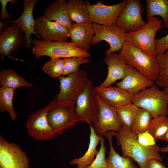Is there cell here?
<instances>
[{"instance_id": "obj_31", "label": "cell", "mask_w": 168, "mask_h": 168, "mask_svg": "<svg viewBox=\"0 0 168 168\" xmlns=\"http://www.w3.org/2000/svg\"><path fill=\"white\" fill-rule=\"evenodd\" d=\"M159 66L156 85L163 89L168 86V49L162 55L156 56Z\"/></svg>"}, {"instance_id": "obj_24", "label": "cell", "mask_w": 168, "mask_h": 168, "mask_svg": "<svg viewBox=\"0 0 168 168\" xmlns=\"http://www.w3.org/2000/svg\"><path fill=\"white\" fill-rule=\"evenodd\" d=\"M115 132L109 131L104 135L108 140L110 147L108 156L106 158L107 168H137L130 158L121 156L114 149L112 139Z\"/></svg>"}, {"instance_id": "obj_7", "label": "cell", "mask_w": 168, "mask_h": 168, "mask_svg": "<svg viewBox=\"0 0 168 168\" xmlns=\"http://www.w3.org/2000/svg\"><path fill=\"white\" fill-rule=\"evenodd\" d=\"M163 21L157 16L149 18L145 25L135 31L126 33V41L145 53L156 56L155 50V36L163 27Z\"/></svg>"}, {"instance_id": "obj_21", "label": "cell", "mask_w": 168, "mask_h": 168, "mask_svg": "<svg viewBox=\"0 0 168 168\" xmlns=\"http://www.w3.org/2000/svg\"><path fill=\"white\" fill-rule=\"evenodd\" d=\"M94 34L92 23H73L68 30L70 42L77 48L87 52Z\"/></svg>"}, {"instance_id": "obj_42", "label": "cell", "mask_w": 168, "mask_h": 168, "mask_svg": "<svg viewBox=\"0 0 168 168\" xmlns=\"http://www.w3.org/2000/svg\"><path fill=\"white\" fill-rule=\"evenodd\" d=\"M162 140L166 141L168 143V130Z\"/></svg>"}, {"instance_id": "obj_23", "label": "cell", "mask_w": 168, "mask_h": 168, "mask_svg": "<svg viewBox=\"0 0 168 168\" xmlns=\"http://www.w3.org/2000/svg\"><path fill=\"white\" fill-rule=\"evenodd\" d=\"M90 127V140L87 150L82 157L73 159L70 162L71 165H77V168H86L92 163L98 152L97 147L102 137L96 133L93 126Z\"/></svg>"}, {"instance_id": "obj_40", "label": "cell", "mask_w": 168, "mask_h": 168, "mask_svg": "<svg viewBox=\"0 0 168 168\" xmlns=\"http://www.w3.org/2000/svg\"><path fill=\"white\" fill-rule=\"evenodd\" d=\"M10 23L8 20H4L0 21V34H1L4 31V29L7 28Z\"/></svg>"}, {"instance_id": "obj_19", "label": "cell", "mask_w": 168, "mask_h": 168, "mask_svg": "<svg viewBox=\"0 0 168 168\" xmlns=\"http://www.w3.org/2000/svg\"><path fill=\"white\" fill-rule=\"evenodd\" d=\"M116 85L128 92L132 96L154 85V82L129 66L126 76Z\"/></svg>"}, {"instance_id": "obj_44", "label": "cell", "mask_w": 168, "mask_h": 168, "mask_svg": "<svg viewBox=\"0 0 168 168\" xmlns=\"http://www.w3.org/2000/svg\"></svg>"}, {"instance_id": "obj_26", "label": "cell", "mask_w": 168, "mask_h": 168, "mask_svg": "<svg viewBox=\"0 0 168 168\" xmlns=\"http://www.w3.org/2000/svg\"><path fill=\"white\" fill-rule=\"evenodd\" d=\"M147 21L159 16L163 19V27L168 29V0H146Z\"/></svg>"}, {"instance_id": "obj_3", "label": "cell", "mask_w": 168, "mask_h": 168, "mask_svg": "<svg viewBox=\"0 0 168 168\" xmlns=\"http://www.w3.org/2000/svg\"><path fill=\"white\" fill-rule=\"evenodd\" d=\"M34 46L31 52L36 58L47 56L51 59L73 57L87 58L89 53L78 48L72 43L68 41H50L33 40Z\"/></svg>"}, {"instance_id": "obj_18", "label": "cell", "mask_w": 168, "mask_h": 168, "mask_svg": "<svg viewBox=\"0 0 168 168\" xmlns=\"http://www.w3.org/2000/svg\"><path fill=\"white\" fill-rule=\"evenodd\" d=\"M104 62L107 66L108 73L99 87L110 86L118 80L123 79L126 75L129 65L118 54L105 52Z\"/></svg>"}, {"instance_id": "obj_4", "label": "cell", "mask_w": 168, "mask_h": 168, "mask_svg": "<svg viewBox=\"0 0 168 168\" xmlns=\"http://www.w3.org/2000/svg\"><path fill=\"white\" fill-rule=\"evenodd\" d=\"M47 106L49 107L47 119L56 135H62L79 122L75 106L70 103L54 100Z\"/></svg>"}, {"instance_id": "obj_12", "label": "cell", "mask_w": 168, "mask_h": 168, "mask_svg": "<svg viewBox=\"0 0 168 168\" xmlns=\"http://www.w3.org/2000/svg\"><path fill=\"white\" fill-rule=\"evenodd\" d=\"M127 0L112 5L104 4L98 1L91 4L89 0L85 1L92 23L100 25L115 24L124 8Z\"/></svg>"}, {"instance_id": "obj_38", "label": "cell", "mask_w": 168, "mask_h": 168, "mask_svg": "<svg viewBox=\"0 0 168 168\" xmlns=\"http://www.w3.org/2000/svg\"><path fill=\"white\" fill-rule=\"evenodd\" d=\"M1 5V20L4 21L6 19L10 20V17H13V16L10 15L7 12L6 10V7L8 2H10L11 4L13 2V0H0Z\"/></svg>"}, {"instance_id": "obj_15", "label": "cell", "mask_w": 168, "mask_h": 168, "mask_svg": "<svg viewBox=\"0 0 168 168\" xmlns=\"http://www.w3.org/2000/svg\"><path fill=\"white\" fill-rule=\"evenodd\" d=\"M35 31L37 37L42 40L67 41L68 30L60 24L47 19L44 16L35 21Z\"/></svg>"}, {"instance_id": "obj_17", "label": "cell", "mask_w": 168, "mask_h": 168, "mask_svg": "<svg viewBox=\"0 0 168 168\" xmlns=\"http://www.w3.org/2000/svg\"><path fill=\"white\" fill-rule=\"evenodd\" d=\"M22 32L15 24L6 28L0 35V53L1 60L8 57L17 60H23L11 56L13 52L19 49L23 43Z\"/></svg>"}, {"instance_id": "obj_29", "label": "cell", "mask_w": 168, "mask_h": 168, "mask_svg": "<svg viewBox=\"0 0 168 168\" xmlns=\"http://www.w3.org/2000/svg\"><path fill=\"white\" fill-rule=\"evenodd\" d=\"M15 90L2 86L0 88V110L7 112L12 121L16 120L17 114L15 111L13 99Z\"/></svg>"}, {"instance_id": "obj_30", "label": "cell", "mask_w": 168, "mask_h": 168, "mask_svg": "<svg viewBox=\"0 0 168 168\" xmlns=\"http://www.w3.org/2000/svg\"><path fill=\"white\" fill-rule=\"evenodd\" d=\"M168 130V117L162 115L153 118L147 130L156 141L162 140Z\"/></svg>"}, {"instance_id": "obj_9", "label": "cell", "mask_w": 168, "mask_h": 168, "mask_svg": "<svg viewBox=\"0 0 168 168\" xmlns=\"http://www.w3.org/2000/svg\"><path fill=\"white\" fill-rule=\"evenodd\" d=\"M94 35L91 44L95 45L101 41L108 42L110 48L106 51L108 53L119 52L126 41V33L115 24L100 25L93 23Z\"/></svg>"}, {"instance_id": "obj_10", "label": "cell", "mask_w": 168, "mask_h": 168, "mask_svg": "<svg viewBox=\"0 0 168 168\" xmlns=\"http://www.w3.org/2000/svg\"><path fill=\"white\" fill-rule=\"evenodd\" d=\"M49 107L40 109L30 114L25 123L28 134L34 139L49 141L56 135L50 126L47 117Z\"/></svg>"}, {"instance_id": "obj_37", "label": "cell", "mask_w": 168, "mask_h": 168, "mask_svg": "<svg viewBox=\"0 0 168 168\" xmlns=\"http://www.w3.org/2000/svg\"><path fill=\"white\" fill-rule=\"evenodd\" d=\"M155 46L157 56L163 54L168 49V33L160 38L156 39Z\"/></svg>"}, {"instance_id": "obj_39", "label": "cell", "mask_w": 168, "mask_h": 168, "mask_svg": "<svg viewBox=\"0 0 168 168\" xmlns=\"http://www.w3.org/2000/svg\"><path fill=\"white\" fill-rule=\"evenodd\" d=\"M144 168H167L161 162L156 159H152L147 161Z\"/></svg>"}, {"instance_id": "obj_32", "label": "cell", "mask_w": 168, "mask_h": 168, "mask_svg": "<svg viewBox=\"0 0 168 168\" xmlns=\"http://www.w3.org/2000/svg\"><path fill=\"white\" fill-rule=\"evenodd\" d=\"M65 63V58H54L46 63L42 68L43 71L54 79H59L63 76Z\"/></svg>"}, {"instance_id": "obj_43", "label": "cell", "mask_w": 168, "mask_h": 168, "mask_svg": "<svg viewBox=\"0 0 168 168\" xmlns=\"http://www.w3.org/2000/svg\"><path fill=\"white\" fill-rule=\"evenodd\" d=\"M163 90L168 96V86L164 88Z\"/></svg>"}, {"instance_id": "obj_2", "label": "cell", "mask_w": 168, "mask_h": 168, "mask_svg": "<svg viewBox=\"0 0 168 168\" xmlns=\"http://www.w3.org/2000/svg\"><path fill=\"white\" fill-rule=\"evenodd\" d=\"M131 67L150 80L155 81L159 70L156 56L148 54L126 41L118 54Z\"/></svg>"}, {"instance_id": "obj_36", "label": "cell", "mask_w": 168, "mask_h": 168, "mask_svg": "<svg viewBox=\"0 0 168 168\" xmlns=\"http://www.w3.org/2000/svg\"><path fill=\"white\" fill-rule=\"evenodd\" d=\"M138 142L142 145L146 147L156 145L155 139L148 130L137 135Z\"/></svg>"}, {"instance_id": "obj_27", "label": "cell", "mask_w": 168, "mask_h": 168, "mask_svg": "<svg viewBox=\"0 0 168 168\" xmlns=\"http://www.w3.org/2000/svg\"><path fill=\"white\" fill-rule=\"evenodd\" d=\"M0 83L2 86L14 90L21 87H31L32 84L21 77L11 69H6L0 72Z\"/></svg>"}, {"instance_id": "obj_33", "label": "cell", "mask_w": 168, "mask_h": 168, "mask_svg": "<svg viewBox=\"0 0 168 168\" xmlns=\"http://www.w3.org/2000/svg\"><path fill=\"white\" fill-rule=\"evenodd\" d=\"M153 118L147 110L140 108L135 121L132 132L137 135L147 131Z\"/></svg>"}, {"instance_id": "obj_8", "label": "cell", "mask_w": 168, "mask_h": 168, "mask_svg": "<svg viewBox=\"0 0 168 168\" xmlns=\"http://www.w3.org/2000/svg\"><path fill=\"white\" fill-rule=\"evenodd\" d=\"M88 79L87 72L80 68L66 77L61 76L58 79L59 91L54 100L66 102L75 106L77 99L84 89Z\"/></svg>"}, {"instance_id": "obj_16", "label": "cell", "mask_w": 168, "mask_h": 168, "mask_svg": "<svg viewBox=\"0 0 168 168\" xmlns=\"http://www.w3.org/2000/svg\"><path fill=\"white\" fill-rule=\"evenodd\" d=\"M23 5V11L20 16L16 20H8L10 23L15 24L25 34L23 44L26 49L31 48L33 40L32 34L37 37L35 31V21L33 17L34 7L38 0H24Z\"/></svg>"}, {"instance_id": "obj_25", "label": "cell", "mask_w": 168, "mask_h": 168, "mask_svg": "<svg viewBox=\"0 0 168 168\" xmlns=\"http://www.w3.org/2000/svg\"><path fill=\"white\" fill-rule=\"evenodd\" d=\"M67 2L69 16L73 22L76 23H92L84 0H69Z\"/></svg>"}, {"instance_id": "obj_20", "label": "cell", "mask_w": 168, "mask_h": 168, "mask_svg": "<svg viewBox=\"0 0 168 168\" xmlns=\"http://www.w3.org/2000/svg\"><path fill=\"white\" fill-rule=\"evenodd\" d=\"M95 89L97 96L111 106L116 107L132 103L133 96L118 86L101 87L97 86H95Z\"/></svg>"}, {"instance_id": "obj_5", "label": "cell", "mask_w": 168, "mask_h": 168, "mask_svg": "<svg viewBox=\"0 0 168 168\" xmlns=\"http://www.w3.org/2000/svg\"><path fill=\"white\" fill-rule=\"evenodd\" d=\"M131 102L147 110L153 118L162 115L168 116V96L156 85L133 96Z\"/></svg>"}, {"instance_id": "obj_35", "label": "cell", "mask_w": 168, "mask_h": 168, "mask_svg": "<svg viewBox=\"0 0 168 168\" xmlns=\"http://www.w3.org/2000/svg\"><path fill=\"white\" fill-rule=\"evenodd\" d=\"M100 147L95 159L86 168H107L105 158L106 147L104 145L105 139L100 140Z\"/></svg>"}, {"instance_id": "obj_41", "label": "cell", "mask_w": 168, "mask_h": 168, "mask_svg": "<svg viewBox=\"0 0 168 168\" xmlns=\"http://www.w3.org/2000/svg\"><path fill=\"white\" fill-rule=\"evenodd\" d=\"M159 152H168V145L167 146L160 148L159 149Z\"/></svg>"}, {"instance_id": "obj_6", "label": "cell", "mask_w": 168, "mask_h": 168, "mask_svg": "<svg viewBox=\"0 0 168 168\" xmlns=\"http://www.w3.org/2000/svg\"><path fill=\"white\" fill-rule=\"evenodd\" d=\"M79 121L90 126L97 125L99 111L97 95L92 82L88 79L85 87L78 96L75 107Z\"/></svg>"}, {"instance_id": "obj_34", "label": "cell", "mask_w": 168, "mask_h": 168, "mask_svg": "<svg viewBox=\"0 0 168 168\" xmlns=\"http://www.w3.org/2000/svg\"><path fill=\"white\" fill-rule=\"evenodd\" d=\"M64 58V70L62 76H63L76 72L79 69L80 65L90 62V60L86 58L83 57H76Z\"/></svg>"}, {"instance_id": "obj_22", "label": "cell", "mask_w": 168, "mask_h": 168, "mask_svg": "<svg viewBox=\"0 0 168 168\" xmlns=\"http://www.w3.org/2000/svg\"><path fill=\"white\" fill-rule=\"evenodd\" d=\"M44 16L49 20L58 23L68 30L74 23L70 18L65 0L52 2L44 9Z\"/></svg>"}, {"instance_id": "obj_11", "label": "cell", "mask_w": 168, "mask_h": 168, "mask_svg": "<svg viewBox=\"0 0 168 168\" xmlns=\"http://www.w3.org/2000/svg\"><path fill=\"white\" fill-rule=\"evenodd\" d=\"M29 161L20 146L0 136V168H30Z\"/></svg>"}, {"instance_id": "obj_28", "label": "cell", "mask_w": 168, "mask_h": 168, "mask_svg": "<svg viewBox=\"0 0 168 168\" xmlns=\"http://www.w3.org/2000/svg\"><path fill=\"white\" fill-rule=\"evenodd\" d=\"M115 108L123 127L132 131L140 108L132 103Z\"/></svg>"}, {"instance_id": "obj_13", "label": "cell", "mask_w": 168, "mask_h": 168, "mask_svg": "<svg viewBox=\"0 0 168 168\" xmlns=\"http://www.w3.org/2000/svg\"><path fill=\"white\" fill-rule=\"evenodd\" d=\"M143 11L140 0H127L115 25L126 33L137 30L146 24L142 17Z\"/></svg>"}, {"instance_id": "obj_14", "label": "cell", "mask_w": 168, "mask_h": 168, "mask_svg": "<svg viewBox=\"0 0 168 168\" xmlns=\"http://www.w3.org/2000/svg\"><path fill=\"white\" fill-rule=\"evenodd\" d=\"M99 105L97 123L94 128L96 133L102 137L107 132H119L123 128L115 107L109 105L97 96Z\"/></svg>"}, {"instance_id": "obj_1", "label": "cell", "mask_w": 168, "mask_h": 168, "mask_svg": "<svg viewBox=\"0 0 168 168\" xmlns=\"http://www.w3.org/2000/svg\"><path fill=\"white\" fill-rule=\"evenodd\" d=\"M117 144L121 147L123 156L129 157L138 163L140 168H144L148 160L154 159L162 161L159 154L160 147L157 145L146 147L138 142L137 135L123 127L119 132H115Z\"/></svg>"}]
</instances>
